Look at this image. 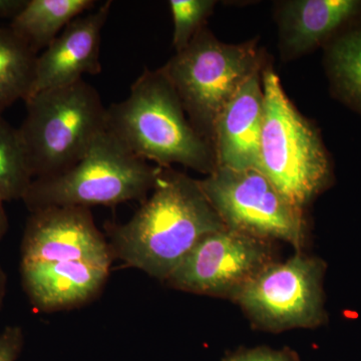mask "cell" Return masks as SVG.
<instances>
[{"label": "cell", "instance_id": "6da1fadb", "mask_svg": "<svg viewBox=\"0 0 361 361\" xmlns=\"http://www.w3.org/2000/svg\"><path fill=\"white\" fill-rule=\"evenodd\" d=\"M224 228L198 180L158 167L152 196L129 222L108 232L114 256L167 281L203 237Z\"/></svg>", "mask_w": 361, "mask_h": 361}, {"label": "cell", "instance_id": "7a4b0ae2", "mask_svg": "<svg viewBox=\"0 0 361 361\" xmlns=\"http://www.w3.org/2000/svg\"><path fill=\"white\" fill-rule=\"evenodd\" d=\"M106 130L135 156L159 167L180 164L208 175L216 169L212 145L190 122L160 68H145L127 99L106 108Z\"/></svg>", "mask_w": 361, "mask_h": 361}, {"label": "cell", "instance_id": "3957f363", "mask_svg": "<svg viewBox=\"0 0 361 361\" xmlns=\"http://www.w3.org/2000/svg\"><path fill=\"white\" fill-rule=\"evenodd\" d=\"M262 85L264 120L257 170L304 210L331 184V160L319 130L292 104L274 71L263 73Z\"/></svg>", "mask_w": 361, "mask_h": 361}, {"label": "cell", "instance_id": "277c9868", "mask_svg": "<svg viewBox=\"0 0 361 361\" xmlns=\"http://www.w3.org/2000/svg\"><path fill=\"white\" fill-rule=\"evenodd\" d=\"M18 133L35 179L63 174L77 165L106 130V108L84 80L30 97Z\"/></svg>", "mask_w": 361, "mask_h": 361}, {"label": "cell", "instance_id": "5b68a950", "mask_svg": "<svg viewBox=\"0 0 361 361\" xmlns=\"http://www.w3.org/2000/svg\"><path fill=\"white\" fill-rule=\"evenodd\" d=\"M160 70L174 87L190 122L213 147L218 116L240 87L260 73L261 54L256 42L224 44L204 27Z\"/></svg>", "mask_w": 361, "mask_h": 361}, {"label": "cell", "instance_id": "8992f818", "mask_svg": "<svg viewBox=\"0 0 361 361\" xmlns=\"http://www.w3.org/2000/svg\"><path fill=\"white\" fill-rule=\"evenodd\" d=\"M158 167L135 156L104 130L77 165L63 174L33 180L25 205L30 212L51 207L113 206L146 198Z\"/></svg>", "mask_w": 361, "mask_h": 361}, {"label": "cell", "instance_id": "52a82bcc", "mask_svg": "<svg viewBox=\"0 0 361 361\" xmlns=\"http://www.w3.org/2000/svg\"><path fill=\"white\" fill-rule=\"evenodd\" d=\"M198 182L228 229L265 241L279 240L297 249L305 242L302 209L287 200L257 169L216 167Z\"/></svg>", "mask_w": 361, "mask_h": 361}, {"label": "cell", "instance_id": "ba28073f", "mask_svg": "<svg viewBox=\"0 0 361 361\" xmlns=\"http://www.w3.org/2000/svg\"><path fill=\"white\" fill-rule=\"evenodd\" d=\"M324 271L319 259L297 253L266 266L234 300L252 322L270 331L318 326L325 319Z\"/></svg>", "mask_w": 361, "mask_h": 361}, {"label": "cell", "instance_id": "9c48e42d", "mask_svg": "<svg viewBox=\"0 0 361 361\" xmlns=\"http://www.w3.org/2000/svg\"><path fill=\"white\" fill-rule=\"evenodd\" d=\"M272 262L269 241L224 228L203 237L167 282L179 290L234 299Z\"/></svg>", "mask_w": 361, "mask_h": 361}, {"label": "cell", "instance_id": "30bf717a", "mask_svg": "<svg viewBox=\"0 0 361 361\" xmlns=\"http://www.w3.org/2000/svg\"><path fill=\"white\" fill-rule=\"evenodd\" d=\"M113 256L89 208L51 207L28 219L21 264L82 261L111 268Z\"/></svg>", "mask_w": 361, "mask_h": 361}, {"label": "cell", "instance_id": "8fae6325", "mask_svg": "<svg viewBox=\"0 0 361 361\" xmlns=\"http://www.w3.org/2000/svg\"><path fill=\"white\" fill-rule=\"evenodd\" d=\"M111 6L113 1L108 0L78 16L37 56L30 97L42 90L75 84L82 75L101 73L102 32Z\"/></svg>", "mask_w": 361, "mask_h": 361}, {"label": "cell", "instance_id": "7c38bea8", "mask_svg": "<svg viewBox=\"0 0 361 361\" xmlns=\"http://www.w3.org/2000/svg\"><path fill=\"white\" fill-rule=\"evenodd\" d=\"M264 120L260 73L252 75L221 111L214 127L216 167L257 169Z\"/></svg>", "mask_w": 361, "mask_h": 361}, {"label": "cell", "instance_id": "4fadbf2b", "mask_svg": "<svg viewBox=\"0 0 361 361\" xmlns=\"http://www.w3.org/2000/svg\"><path fill=\"white\" fill-rule=\"evenodd\" d=\"M361 20V0H290L278 11L284 58L295 59L325 47Z\"/></svg>", "mask_w": 361, "mask_h": 361}, {"label": "cell", "instance_id": "5bb4252c", "mask_svg": "<svg viewBox=\"0 0 361 361\" xmlns=\"http://www.w3.org/2000/svg\"><path fill=\"white\" fill-rule=\"evenodd\" d=\"M110 268L82 261L21 264L25 290L42 311L68 310L85 303L103 288Z\"/></svg>", "mask_w": 361, "mask_h": 361}, {"label": "cell", "instance_id": "9a60e30c", "mask_svg": "<svg viewBox=\"0 0 361 361\" xmlns=\"http://www.w3.org/2000/svg\"><path fill=\"white\" fill-rule=\"evenodd\" d=\"M94 0H28L9 27L39 54L78 16L96 6Z\"/></svg>", "mask_w": 361, "mask_h": 361}, {"label": "cell", "instance_id": "2e32d148", "mask_svg": "<svg viewBox=\"0 0 361 361\" xmlns=\"http://www.w3.org/2000/svg\"><path fill=\"white\" fill-rule=\"evenodd\" d=\"M324 68L334 97L361 116V20L325 45Z\"/></svg>", "mask_w": 361, "mask_h": 361}, {"label": "cell", "instance_id": "e0dca14e", "mask_svg": "<svg viewBox=\"0 0 361 361\" xmlns=\"http://www.w3.org/2000/svg\"><path fill=\"white\" fill-rule=\"evenodd\" d=\"M37 56L9 26H0V115L32 94Z\"/></svg>", "mask_w": 361, "mask_h": 361}, {"label": "cell", "instance_id": "ac0fdd59", "mask_svg": "<svg viewBox=\"0 0 361 361\" xmlns=\"http://www.w3.org/2000/svg\"><path fill=\"white\" fill-rule=\"evenodd\" d=\"M32 182L18 129L0 115V197L4 202L23 199Z\"/></svg>", "mask_w": 361, "mask_h": 361}, {"label": "cell", "instance_id": "d6986e66", "mask_svg": "<svg viewBox=\"0 0 361 361\" xmlns=\"http://www.w3.org/2000/svg\"><path fill=\"white\" fill-rule=\"evenodd\" d=\"M216 2L213 0H171L169 1L174 33L173 45L176 52L187 47L197 33L204 28V23L212 13Z\"/></svg>", "mask_w": 361, "mask_h": 361}, {"label": "cell", "instance_id": "ffe728a7", "mask_svg": "<svg viewBox=\"0 0 361 361\" xmlns=\"http://www.w3.org/2000/svg\"><path fill=\"white\" fill-rule=\"evenodd\" d=\"M23 345L20 327H7L0 332V361H16Z\"/></svg>", "mask_w": 361, "mask_h": 361}, {"label": "cell", "instance_id": "44dd1931", "mask_svg": "<svg viewBox=\"0 0 361 361\" xmlns=\"http://www.w3.org/2000/svg\"><path fill=\"white\" fill-rule=\"evenodd\" d=\"M223 361H294L288 353L266 348L247 349L227 356Z\"/></svg>", "mask_w": 361, "mask_h": 361}, {"label": "cell", "instance_id": "7402d4cb", "mask_svg": "<svg viewBox=\"0 0 361 361\" xmlns=\"http://www.w3.org/2000/svg\"><path fill=\"white\" fill-rule=\"evenodd\" d=\"M28 0H0V20L18 16L27 4Z\"/></svg>", "mask_w": 361, "mask_h": 361}, {"label": "cell", "instance_id": "603a6c76", "mask_svg": "<svg viewBox=\"0 0 361 361\" xmlns=\"http://www.w3.org/2000/svg\"><path fill=\"white\" fill-rule=\"evenodd\" d=\"M4 199L0 197V240L4 238L7 228H8V221H7L6 211H4Z\"/></svg>", "mask_w": 361, "mask_h": 361}, {"label": "cell", "instance_id": "cb8c5ba5", "mask_svg": "<svg viewBox=\"0 0 361 361\" xmlns=\"http://www.w3.org/2000/svg\"><path fill=\"white\" fill-rule=\"evenodd\" d=\"M6 277L4 271L0 268V305H1L4 297L6 295Z\"/></svg>", "mask_w": 361, "mask_h": 361}]
</instances>
